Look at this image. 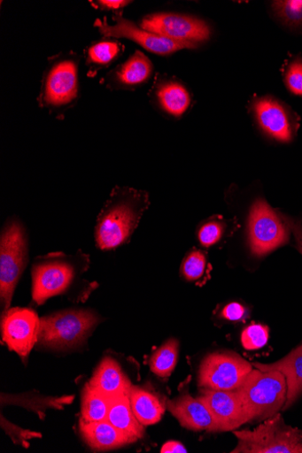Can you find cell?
Wrapping results in <instances>:
<instances>
[{
	"instance_id": "obj_1",
	"label": "cell",
	"mask_w": 302,
	"mask_h": 453,
	"mask_svg": "<svg viewBox=\"0 0 302 453\" xmlns=\"http://www.w3.org/2000/svg\"><path fill=\"white\" fill-rule=\"evenodd\" d=\"M150 203L146 191L116 186L97 219L95 238L98 250L112 251L128 242Z\"/></svg>"
},
{
	"instance_id": "obj_2",
	"label": "cell",
	"mask_w": 302,
	"mask_h": 453,
	"mask_svg": "<svg viewBox=\"0 0 302 453\" xmlns=\"http://www.w3.org/2000/svg\"><path fill=\"white\" fill-rule=\"evenodd\" d=\"M81 57L74 52H62L48 59L43 73L38 106L58 119L74 108L80 99L79 66Z\"/></svg>"
},
{
	"instance_id": "obj_3",
	"label": "cell",
	"mask_w": 302,
	"mask_h": 453,
	"mask_svg": "<svg viewBox=\"0 0 302 453\" xmlns=\"http://www.w3.org/2000/svg\"><path fill=\"white\" fill-rule=\"evenodd\" d=\"M89 265V256L55 253L35 259L32 267V301L44 304L52 297L71 294L81 273Z\"/></svg>"
},
{
	"instance_id": "obj_4",
	"label": "cell",
	"mask_w": 302,
	"mask_h": 453,
	"mask_svg": "<svg viewBox=\"0 0 302 453\" xmlns=\"http://www.w3.org/2000/svg\"><path fill=\"white\" fill-rule=\"evenodd\" d=\"M236 393L252 421H265L283 409L287 399L285 377L279 372L252 369Z\"/></svg>"
},
{
	"instance_id": "obj_5",
	"label": "cell",
	"mask_w": 302,
	"mask_h": 453,
	"mask_svg": "<svg viewBox=\"0 0 302 453\" xmlns=\"http://www.w3.org/2000/svg\"><path fill=\"white\" fill-rule=\"evenodd\" d=\"M28 263V235L21 220L9 219L0 232V303L11 309L16 287Z\"/></svg>"
},
{
	"instance_id": "obj_6",
	"label": "cell",
	"mask_w": 302,
	"mask_h": 453,
	"mask_svg": "<svg viewBox=\"0 0 302 453\" xmlns=\"http://www.w3.org/2000/svg\"><path fill=\"white\" fill-rule=\"evenodd\" d=\"M101 322L92 310H65L40 319L38 343L53 349H73L83 343Z\"/></svg>"
},
{
	"instance_id": "obj_7",
	"label": "cell",
	"mask_w": 302,
	"mask_h": 453,
	"mask_svg": "<svg viewBox=\"0 0 302 453\" xmlns=\"http://www.w3.org/2000/svg\"><path fill=\"white\" fill-rule=\"evenodd\" d=\"M232 453H302V430L285 424L278 413L253 430L234 431Z\"/></svg>"
},
{
	"instance_id": "obj_8",
	"label": "cell",
	"mask_w": 302,
	"mask_h": 453,
	"mask_svg": "<svg viewBox=\"0 0 302 453\" xmlns=\"http://www.w3.org/2000/svg\"><path fill=\"white\" fill-rule=\"evenodd\" d=\"M257 126L270 139L280 143L295 140L300 127L299 115L285 102L274 96H254L249 103Z\"/></svg>"
},
{
	"instance_id": "obj_9",
	"label": "cell",
	"mask_w": 302,
	"mask_h": 453,
	"mask_svg": "<svg viewBox=\"0 0 302 453\" xmlns=\"http://www.w3.org/2000/svg\"><path fill=\"white\" fill-rule=\"evenodd\" d=\"M290 231L279 212L265 199L256 200L249 217V244L252 254L265 257L290 241Z\"/></svg>"
},
{
	"instance_id": "obj_10",
	"label": "cell",
	"mask_w": 302,
	"mask_h": 453,
	"mask_svg": "<svg viewBox=\"0 0 302 453\" xmlns=\"http://www.w3.org/2000/svg\"><path fill=\"white\" fill-rule=\"evenodd\" d=\"M113 24L108 23L107 18L97 19L94 27L105 37L128 39L143 48L145 50L158 55L169 56L184 50H197L200 46L193 43L177 42L159 35L143 29L132 20L123 17V14L112 16Z\"/></svg>"
},
{
	"instance_id": "obj_11",
	"label": "cell",
	"mask_w": 302,
	"mask_h": 453,
	"mask_svg": "<svg viewBox=\"0 0 302 453\" xmlns=\"http://www.w3.org/2000/svg\"><path fill=\"white\" fill-rule=\"evenodd\" d=\"M252 370V365L235 352H213L201 363L198 386L213 390H236Z\"/></svg>"
},
{
	"instance_id": "obj_12",
	"label": "cell",
	"mask_w": 302,
	"mask_h": 453,
	"mask_svg": "<svg viewBox=\"0 0 302 453\" xmlns=\"http://www.w3.org/2000/svg\"><path fill=\"white\" fill-rule=\"evenodd\" d=\"M140 27L177 42L199 46L206 42L212 35L211 27L204 19L174 12L147 15L142 19Z\"/></svg>"
},
{
	"instance_id": "obj_13",
	"label": "cell",
	"mask_w": 302,
	"mask_h": 453,
	"mask_svg": "<svg viewBox=\"0 0 302 453\" xmlns=\"http://www.w3.org/2000/svg\"><path fill=\"white\" fill-rule=\"evenodd\" d=\"M40 319L30 308H11L2 315L3 340L12 351L27 359L36 343Z\"/></svg>"
},
{
	"instance_id": "obj_14",
	"label": "cell",
	"mask_w": 302,
	"mask_h": 453,
	"mask_svg": "<svg viewBox=\"0 0 302 453\" xmlns=\"http://www.w3.org/2000/svg\"><path fill=\"white\" fill-rule=\"evenodd\" d=\"M208 408L218 431H236L251 422L243 402L236 390L221 391L201 388L197 396Z\"/></svg>"
},
{
	"instance_id": "obj_15",
	"label": "cell",
	"mask_w": 302,
	"mask_h": 453,
	"mask_svg": "<svg viewBox=\"0 0 302 453\" xmlns=\"http://www.w3.org/2000/svg\"><path fill=\"white\" fill-rule=\"evenodd\" d=\"M154 72L151 59L136 50L125 62L118 65L101 80L110 91H136L147 84Z\"/></svg>"
},
{
	"instance_id": "obj_16",
	"label": "cell",
	"mask_w": 302,
	"mask_h": 453,
	"mask_svg": "<svg viewBox=\"0 0 302 453\" xmlns=\"http://www.w3.org/2000/svg\"><path fill=\"white\" fill-rule=\"evenodd\" d=\"M166 408L182 427L195 432L219 433L217 423L205 404L186 392L174 400L166 401Z\"/></svg>"
},
{
	"instance_id": "obj_17",
	"label": "cell",
	"mask_w": 302,
	"mask_h": 453,
	"mask_svg": "<svg viewBox=\"0 0 302 453\" xmlns=\"http://www.w3.org/2000/svg\"><path fill=\"white\" fill-rule=\"evenodd\" d=\"M151 99L159 111L175 119L185 115L192 105L190 90L182 81L174 77L157 78Z\"/></svg>"
},
{
	"instance_id": "obj_18",
	"label": "cell",
	"mask_w": 302,
	"mask_h": 453,
	"mask_svg": "<svg viewBox=\"0 0 302 453\" xmlns=\"http://www.w3.org/2000/svg\"><path fill=\"white\" fill-rule=\"evenodd\" d=\"M252 365L262 372H279L285 377L287 399L283 410L289 409L302 395V344L277 362Z\"/></svg>"
},
{
	"instance_id": "obj_19",
	"label": "cell",
	"mask_w": 302,
	"mask_h": 453,
	"mask_svg": "<svg viewBox=\"0 0 302 453\" xmlns=\"http://www.w3.org/2000/svg\"><path fill=\"white\" fill-rule=\"evenodd\" d=\"M90 386L111 399L129 395L133 385L112 357L104 358L97 368Z\"/></svg>"
},
{
	"instance_id": "obj_20",
	"label": "cell",
	"mask_w": 302,
	"mask_h": 453,
	"mask_svg": "<svg viewBox=\"0 0 302 453\" xmlns=\"http://www.w3.org/2000/svg\"><path fill=\"white\" fill-rule=\"evenodd\" d=\"M79 429L84 441L97 451L115 449L136 443L108 421L88 423L80 419Z\"/></svg>"
},
{
	"instance_id": "obj_21",
	"label": "cell",
	"mask_w": 302,
	"mask_h": 453,
	"mask_svg": "<svg viewBox=\"0 0 302 453\" xmlns=\"http://www.w3.org/2000/svg\"><path fill=\"white\" fill-rule=\"evenodd\" d=\"M125 47L118 39L105 37L94 41L83 51L88 76L95 78L98 73L109 68L124 53Z\"/></svg>"
},
{
	"instance_id": "obj_22",
	"label": "cell",
	"mask_w": 302,
	"mask_h": 453,
	"mask_svg": "<svg viewBox=\"0 0 302 453\" xmlns=\"http://www.w3.org/2000/svg\"><path fill=\"white\" fill-rule=\"evenodd\" d=\"M107 421L136 442L144 437L145 426L136 417L129 395L112 400Z\"/></svg>"
},
{
	"instance_id": "obj_23",
	"label": "cell",
	"mask_w": 302,
	"mask_h": 453,
	"mask_svg": "<svg viewBox=\"0 0 302 453\" xmlns=\"http://www.w3.org/2000/svg\"><path fill=\"white\" fill-rule=\"evenodd\" d=\"M129 399L134 413L142 425L149 426L161 420L166 404L157 394L133 386L129 392Z\"/></svg>"
},
{
	"instance_id": "obj_24",
	"label": "cell",
	"mask_w": 302,
	"mask_h": 453,
	"mask_svg": "<svg viewBox=\"0 0 302 453\" xmlns=\"http://www.w3.org/2000/svg\"><path fill=\"white\" fill-rule=\"evenodd\" d=\"M112 400L86 384L81 394V419L88 423L107 421Z\"/></svg>"
},
{
	"instance_id": "obj_25",
	"label": "cell",
	"mask_w": 302,
	"mask_h": 453,
	"mask_svg": "<svg viewBox=\"0 0 302 453\" xmlns=\"http://www.w3.org/2000/svg\"><path fill=\"white\" fill-rule=\"evenodd\" d=\"M180 342L171 338L164 342L151 357L150 368L156 376L166 379L174 373L179 361Z\"/></svg>"
},
{
	"instance_id": "obj_26",
	"label": "cell",
	"mask_w": 302,
	"mask_h": 453,
	"mask_svg": "<svg viewBox=\"0 0 302 453\" xmlns=\"http://www.w3.org/2000/svg\"><path fill=\"white\" fill-rule=\"evenodd\" d=\"M271 11L275 19L288 29L302 31V0H275L271 3Z\"/></svg>"
},
{
	"instance_id": "obj_27",
	"label": "cell",
	"mask_w": 302,
	"mask_h": 453,
	"mask_svg": "<svg viewBox=\"0 0 302 453\" xmlns=\"http://www.w3.org/2000/svg\"><path fill=\"white\" fill-rule=\"evenodd\" d=\"M286 89L293 96L302 97V57L290 56L282 67Z\"/></svg>"
},
{
	"instance_id": "obj_28",
	"label": "cell",
	"mask_w": 302,
	"mask_h": 453,
	"mask_svg": "<svg viewBox=\"0 0 302 453\" xmlns=\"http://www.w3.org/2000/svg\"><path fill=\"white\" fill-rule=\"evenodd\" d=\"M226 226L223 219L219 216L212 217L201 223L197 230L200 244L205 249H209L220 242L226 233Z\"/></svg>"
},
{
	"instance_id": "obj_29",
	"label": "cell",
	"mask_w": 302,
	"mask_h": 453,
	"mask_svg": "<svg viewBox=\"0 0 302 453\" xmlns=\"http://www.w3.org/2000/svg\"><path fill=\"white\" fill-rule=\"evenodd\" d=\"M269 340V328L262 324L248 326L241 336L243 347L247 350H257L264 348Z\"/></svg>"
},
{
	"instance_id": "obj_30",
	"label": "cell",
	"mask_w": 302,
	"mask_h": 453,
	"mask_svg": "<svg viewBox=\"0 0 302 453\" xmlns=\"http://www.w3.org/2000/svg\"><path fill=\"white\" fill-rule=\"evenodd\" d=\"M206 268V256L197 250L190 251L183 260L181 273L183 278L189 281H195L204 275Z\"/></svg>"
},
{
	"instance_id": "obj_31",
	"label": "cell",
	"mask_w": 302,
	"mask_h": 453,
	"mask_svg": "<svg viewBox=\"0 0 302 453\" xmlns=\"http://www.w3.org/2000/svg\"><path fill=\"white\" fill-rule=\"evenodd\" d=\"M133 2L128 0H94L90 2L91 6L100 12H111L113 15L123 14V10Z\"/></svg>"
},
{
	"instance_id": "obj_32",
	"label": "cell",
	"mask_w": 302,
	"mask_h": 453,
	"mask_svg": "<svg viewBox=\"0 0 302 453\" xmlns=\"http://www.w3.org/2000/svg\"><path fill=\"white\" fill-rule=\"evenodd\" d=\"M279 213L290 233L294 235L297 250L302 255V220L295 219L281 212Z\"/></svg>"
},
{
	"instance_id": "obj_33",
	"label": "cell",
	"mask_w": 302,
	"mask_h": 453,
	"mask_svg": "<svg viewBox=\"0 0 302 453\" xmlns=\"http://www.w3.org/2000/svg\"><path fill=\"white\" fill-rule=\"evenodd\" d=\"M245 314V308L238 303L228 304L222 311V317L229 321H240L244 318Z\"/></svg>"
},
{
	"instance_id": "obj_34",
	"label": "cell",
	"mask_w": 302,
	"mask_h": 453,
	"mask_svg": "<svg viewBox=\"0 0 302 453\" xmlns=\"http://www.w3.org/2000/svg\"><path fill=\"white\" fill-rule=\"evenodd\" d=\"M162 453H185L188 452L187 449L182 442L176 441H169L166 442L161 448Z\"/></svg>"
}]
</instances>
